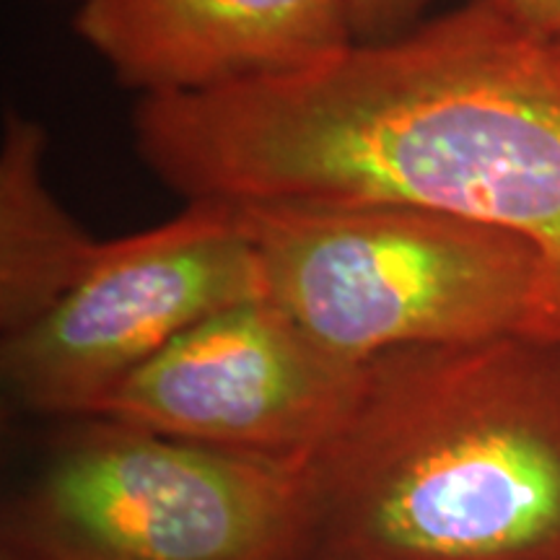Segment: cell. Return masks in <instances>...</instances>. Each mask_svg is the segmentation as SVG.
I'll return each instance as SVG.
<instances>
[{"label": "cell", "instance_id": "obj_1", "mask_svg": "<svg viewBox=\"0 0 560 560\" xmlns=\"http://www.w3.org/2000/svg\"><path fill=\"white\" fill-rule=\"evenodd\" d=\"M136 153L187 202H395L540 255L524 335L560 342V47L470 0L299 73L143 96Z\"/></svg>", "mask_w": 560, "mask_h": 560}, {"label": "cell", "instance_id": "obj_2", "mask_svg": "<svg viewBox=\"0 0 560 560\" xmlns=\"http://www.w3.org/2000/svg\"><path fill=\"white\" fill-rule=\"evenodd\" d=\"M299 472L301 560H560V342L376 355Z\"/></svg>", "mask_w": 560, "mask_h": 560}, {"label": "cell", "instance_id": "obj_3", "mask_svg": "<svg viewBox=\"0 0 560 560\" xmlns=\"http://www.w3.org/2000/svg\"><path fill=\"white\" fill-rule=\"evenodd\" d=\"M234 210L265 299L355 366L402 348L524 335L535 314L540 255L514 231L395 202Z\"/></svg>", "mask_w": 560, "mask_h": 560}, {"label": "cell", "instance_id": "obj_4", "mask_svg": "<svg viewBox=\"0 0 560 560\" xmlns=\"http://www.w3.org/2000/svg\"><path fill=\"white\" fill-rule=\"evenodd\" d=\"M47 457L5 520L21 560H301L299 462L236 454L109 418Z\"/></svg>", "mask_w": 560, "mask_h": 560}, {"label": "cell", "instance_id": "obj_5", "mask_svg": "<svg viewBox=\"0 0 560 560\" xmlns=\"http://www.w3.org/2000/svg\"><path fill=\"white\" fill-rule=\"evenodd\" d=\"M260 296V262L234 206L187 202L177 219L104 244L58 304L3 335V382L26 410L94 418L177 335Z\"/></svg>", "mask_w": 560, "mask_h": 560}, {"label": "cell", "instance_id": "obj_6", "mask_svg": "<svg viewBox=\"0 0 560 560\" xmlns=\"http://www.w3.org/2000/svg\"><path fill=\"white\" fill-rule=\"evenodd\" d=\"M359 376L361 366L327 353L260 296L177 335L94 418L301 465L338 425Z\"/></svg>", "mask_w": 560, "mask_h": 560}, {"label": "cell", "instance_id": "obj_7", "mask_svg": "<svg viewBox=\"0 0 560 560\" xmlns=\"http://www.w3.org/2000/svg\"><path fill=\"white\" fill-rule=\"evenodd\" d=\"M73 30L140 96L299 73L355 42L342 0H81Z\"/></svg>", "mask_w": 560, "mask_h": 560}, {"label": "cell", "instance_id": "obj_8", "mask_svg": "<svg viewBox=\"0 0 560 560\" xmlns=\"http://www.w3.org/2000/svg\"><path fill=\"white\" fill-rule=\"evenodd\" d=\"M47 132L5 109L0 138V327L16 332L66 296L104 244L62 208L45 182Z\"/></svg>", "mask_w": 560, "mask_h": 560}, {"label": "cell", "instance_id": "obj_9", "mask_svg": "<svg viewBox=\"0 0 560 560\" xmlns=\"http://www.w3.org/2000/svg\"><path fill=\"white\" fill-rule=\"evenodd\" d=\"M431 3L433 0H342V9L355 42H374L412 30Z\"/></svg>", "mask_w": 560, "mask_h": 560}, {"label": "cell", "instance_id": "obj_10", "mask_svg": "<svg viewBox=\"0 0 560 560\" xmlns=\"http://www.w3.org/2000/svg\"><path fill=\"white\" fill-rule=\"evenodd\" d=\"M486 3L524 32L542 39L560 37V0H486Z\"/></svg>", "mask_w": 560, "mask_h": 560}, {"label": "cell", "instance_id": "obj_11", "mask_svg": "<svg viewBox=\"0 0 560 560\" xmlns=\"http://www.w3.org/2000/svg\"><path fill=\"white\" fill-rule=\"evenodd\" d=\"M3 560H21V558H16V556H9V552H5V558Z\"/></svg>", "mask_w": 560, "mask_h": 560}, {"label": "cell", "instance_id": "obj_12", "mask_svg": "<svg viewBox=\"0 0 560 560\" xmlns=\"http://www.w3.org/2000/svg\"><path fill=\"white\" fill-rule=\"evenodd\" d=\"M552 42H556V45H558V47H560V37H558V39H552Z\"/></svg>", "mask_w": 560, "mask_h": 560}]
</instances>
